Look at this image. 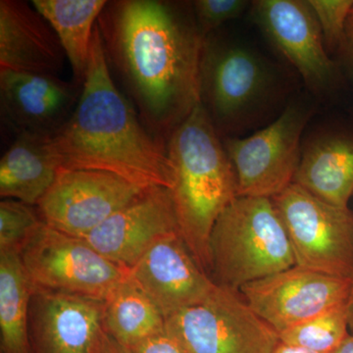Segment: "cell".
<instances>
[{
	"mask_svg": "<svg viewBox=\"0 0 353 353\" xmlns=\"http://www.w3.org/2000/svg\"><path fill=\"white\" fill-rule=\"evenodd\" d=\"M254 16L308 85L322 88L333 80L336 64L327 54L319 23L307 1L260 0L254 2Z\"/></svg>",
	"mask_w": 353,
	"mask_h": 353,
	"instance_id": "9a60e30c",
	"label": "cell"
},
{
	"mask_svg": "<svg viewBox=\"0 0 353 353\" xmlns=\"http://www.w3.org/2000/svg\"><path fill=\"white\" fill-rule=\"evenodd\" d=\"M173 167L171 190L179 232L197 264L211 273L209 240L218 217L238 197L233 164L202 103L166 143Z\"/></svg>",
	"mask_w": 353,
	"mask_h": 353,
	"instance_id": "3957f363",
	"label": "cell"
},
{
	"mask_svg": "<svg viewBox=\"0 0 353 353\" xmlns=\"http://www.w3.org/2000/svg\"><path fill=\"white\" fill-rule=\"evenodd\" d=\"M348 329L347 305H343L285 330L279 340L316 353H332L350 336Z\"/></svg>",
	"mask_w": 353,
	"mask_h": 353,
	"instance_id": "603a6c76",
	"label": "cell"
},
{
	"mask_svg": "<svg viewBox=\"0 0 353 353\" xmlns=\"http://www.w3.org/2000/svg\"><path fill=\"white\" fill-rule=\"evenodd\" d=\"M31 3L57 32L78 87L82 88L97 19L106 0H34Z\"/></svg>",
	"mask_w": 353,
	"mask_h": 353,
	"instance_id": "ffe728a7",
	"label": "cell"
},
{
	"mask_svg": "<svg viewBox=\"0 0 353 353\" xmlns=\"http://www.w3.org/2000/svg\"><path fill=\"white\" fill-rule=\"evenodd\" d=\"M348 48L353 50V7L347 23V43Z\"/></svg>",
	"mask_w": 353,
	"mask_h": 353,
	"instance_id": "4dcf8cb0",
	"label": "cell"
},
{
	"mask_svg": "<svg viewBox=\"0 0 353 353\" xmlns=\"http://www.w3.org/2000/svg\"><path fill=\"white\" fill-rule=\"evenodd\" d=\"M209 253L213 281L236 290L296 265L277 209L265 197H236L215 222Z\"/></svg>",
	"mask_w": 353,
	"mask_h": 353,
	"instance_id": "277c9868",
	"label": "cell"
},
{
	"mask_svg": "<svg viewBox=\"0 0 353 353\" xmlns=\"http://www.w3.org/2000/svg\"><path fill=\"white\" fill-rule=\"evenodd\" d=\"M250 307L278 334L347 305L352 279L294 266L241 287Z\"/></svg>",
	"mask_w": 353,
	"mask_h": 353,
	"instance_id": "9c48e42d",
	"label": "cell"
},
{
	"mask_svg": "<svg viewBox=\"0 0 353 353\" xmlns=\"http://www.w3.org/2000/svg\"><path fill=\"white\" fill-rule=\"evenodd\" d=\"M97 25L109 68L146 129L166 143L201 102L205 38L194 14L170 1L114 0L108 1Z\"/></svg>",
	"mask_w": 353,
	"mask_h": 353,
	"instance_id": "6da1fadb",
	"label": "cell"
},
{
	"mask_svg": "<svg viewBox=\"0 0 353 353\" xmlns=\"http://www.w3.org/2000/svg\"><path fill=\"white\" fill-rule=\"evenodd\" d=\"M294 183L323 201L348 208L353 196L352 137H327L309 146Z\"/></svg>",
	"mask_w": 353,
	"mask_h": 353,
	"instance_id": "d6986e66",
	"label": "cell"
},
{
	"mask_svg": "<svg viewBox=\"0 0 353 353\" xmlns=\"http://www.w3.org/2000/svg\"><path fill=\"white\" fill-rule=\"evenodd\" d=\"M180 234L171 190L146 189L83 240L114 264L130 270L158 241Z\"/></svg>",
	"mask_w": 353,
	"mask_h": 353,
	"instance_id": "8fae6325",
	"label": "cell"
},
{
	"mask_svg": "<svg viewBox=\"0 0 353 353\" xmlns=\"http://www.w3.org/2000/svg\"><path fill=\"white\" fill-rule=\"evenodd\" d=\"M32 292L19 253L0 252L1 353H32L29 329Z\"/></svg>",
	"mask_w": 353,
	"mask_h": 353,
	"instance_id": "7402d4cb",
	"label": "cell"
},
{
	"mask_svg": "<svg viewBox=\"0 0 353 353\" xmlns=\"http://www.w3.org/2000/svg\"><path fill=\"white\" fill-rule=\"evenodd\" d=\"M348 322H350V328L353 330V271L352 276V294H350V301L347 304Z\"/></svg>",
	"mask_w": 353,
	"mask_h": 353,
	"instance_id": "1f68e13d",
	"label": "cell"
},
{
	"mask_svg": "<svg viewBox=\"0 0 353 353\" xmlns=\"http://www.w3.org/2000/svg\"><path fill=\"white\" fill-rule=\"evenodd\" d=\"M32 353H95L104 329V301L34 290L30 306Z\"/></svg>",
	"mask_w": 353,
	"mask_h": 353,
	"instance_id": "7c38bea8",
	"label": "cell"
},
{
	"mask_svg": "<svg viewBox=\"0 0 353 353\" xmlns=\"http://www.w3.org/2000/svg\"><path fill=\"white\" fill-rule=\"evenodd\" d=\"M130 276L165 318L205 301L217 285L179 233L158 241L130 269Z\"/></svg>",
	"mask_w": 353,
	"mask_h": 353,
	"instance_id": "4fadbf2b",
	"label": "cell"
},
{
	"mask_svg": "<svg viewBox=\"0 0 353 353\" xmlns=\"http://www.w3.org/2000/svg\"><path fill=\"white\" fill-rule=\"evenodd\" d=\"M66 58L57 32L32 3L0 1V69L58 76Z\"/></svg>",
	"mask_w": 353,
	"mask_h": 353,
	"instance_id": "e0dca14e",
	"label": "cell"
},
{
	"mask_svg": "<svg viewBox=\"0 0 353 353\" xmlns=\"http://www.w3.org/2000/svg\"><path fill=\"white\" fill-rule=\"evenodd\" d=\"M126 350L128 353H185L180 343L167 331L139 341Z\"/></svg>",
	"mask_w": 353,
	"mask_h": 353,
	"instance_id": "4316f807",
	"label": "cell"
},
{
	"mask_svg": "<svg viewBox=\"0 0 353 353\" xmlns=\"http://www.w3.org/2000/svg\"><path fill=\"white\" fill-rule=\"evenodd\" d=\"M273 353H316L311 352V350H305L299 347H294V345H285V343H279L275 352Z\"/></svg>",
	"mask_w": 353,
	"mask_h": 353,
	"instance_id": "f1b7e54d",
	"label": "cell"
},
{
	"mask_svg": "<svg viewBox=\"0 0 353 353\" xmlns=\"http://www.w3.org/2000/svg\"><path fill=\"white\" fill-rule=\"evenodd\" d=\"M95 353H128V352L126 348L113 340L105 332Z\"/></svg>",
	"mask_w": 353,
	"mask_h": 353,
	"instance_id": "83f0119b",
	"label": "cell"
},
{
	"mask_svg": "<svg viewBox=\"0 0 353 353\" xmlns=\"http://www.w3.org/2000/svg\"><path fill=\"white\" fill-rule=\"evenodd\" d=\"M248 4L243 0H196L192 7L197 27L206 39L221 25L240 16Z\"/></svg>",
	"mask_w": 353,
	"mask_h": 353,
	"instance_id": "484cf974",
	"label": "cell"
},
{
	"mask_svg": "<svg viewBox=\"0 0 353 353\" xmlns=\"http://www.w3.org/2000/svg\"><path fill=\"white\" fill-rule=\"evenodd\" d=\"M48 146L60 169L106 172L143 190L173 189L166 143L146 129L114 82L97 25L76 108Z\"/></svg>",
	"mask_w": 353,
	"mask_h": 353,
	"instance_id": "7a4b0ae2",
	"label": "cell"
},
{
	"mask_svg": "<svg viewBox=\"0 0 353 353\" xmlns=\"http://www.w3.org/2000/svg\"><path fill=\"white\" fill-rule=\"evenodd\" d=\"M332 353H353V336L350 334Z\"/></svg>",
	"mask_w": 353,
	"mask_h": 353,
	"instance_id": "f546056e",
	"label": "cell"
},
{
	"mask_svg": "<svg viewBox=\"0 0 353 353\" xmlns=\"http://www.w3.org/2000/svg\"><path fill=\"white\" fill-rule=\"evenodd\" d=\"M297 266L352 279L353 211L321 201L292 183L271 199Z\"/></svg>",
	"mask_w": 353,
	"mask_h": 353,
	"instance_id": "8992f818",
	"label": "cell"
},
{
	"mask_svg": "<svg viewBox=\"0 0 353 353\" xmlns=\"http://www.w3.org/2000/svg\"><path fill=\"white\" fill-rule=\"evenodd\" d=\"M48 134L17 132L0 160V196L37 206L60 170Z\"/></svg>",
	"mask_w": 353,
	"mask_h": 353,
	"instance_id": "ac0fdd59",
	"label": "cell"
},
{
	"mask_svg": "<svg viewBox=\"0 0 353 353\" xmlns=\"http://www.w3.org/2000/svg\"><path fill=\"white\" fill-rule=\"evenodd\" d=\"M308 116L301 106H289L261 131L225 141L236 174L238 196L273 199L294 183Z\"/></svg>",
	"mask_w": 353,
	"mask_h": 353,
	"instance_id": "ba28073f",
	"label": "cell"
},
{
	"mask_svg": "<svg viewBox=\"0 0 353 353\" xmlns=\"http://www.w3.org/2000/svg\"><path fill=\"white\" fill-rule=\"evenodd\" d=\"M82 88L59 76L0 69L1 115L17 132H57L77 105Z\"/></svg>",
	"mask_w": 353,
	"mask_h": 353,
	"instance_id": "2e32d148",
	"label": "cell"
},
{
	"mask_svg": "<svg viewBox=\"0 0 353 353\" xmlns=\"http://www.w3.org/2000/svg\"><path fill=\"white\" fill-rule=\"evenodd\" d=\"M34 290L104 301L130 270L102 256L83 239L41 225L20 253Z\"/></svg>",
	"mask_w": 353,
	"mask_h": 353,
	"instance_id": "52a82bcc",
	"label": "cell"
},
{
	"mask_svg": "<svg viewBox=\"0 0 353 353\" xmlns=\"http://www.w3.org/2000/svg\"><path fill=\"white\" fill-rule=\"evenodd\" d=\"M166 331L185 353H273L280 343L240 290L219 285L205 301L167 317Z\"/></svg>",
	"mask_w": 353,
	"mask_h": 353,
	"instance_id": "5b68a950",
	"label": "cell"
},
{
	"mask_svg": "<svg viewBox=\"0 0 353 353\" xmlns=\"http://www.w3.org/2000/svg\"><path fill=\"white\" fill-rule=\"evenodd\" d=\"M104 329L125 348L166 331L163 313L130 271L104 301Z\"/></svg>",
	"mask_w": 353,
	"mask_h": 353,
	"instance_id": "44dd1931",
	"label": "cell"
},
{
	"mask_svg": "<svg viewBox=\"0 0 353 353\" xmlns=\"http://www.w3.org/2000/svg\"><path fill=\"white\" fill-rule=\"evenodd\" d=\"M43 224L36 206L15 199L0 202V252L21 253Z\"/></svg>",
	"mask_w": 353,
	"mask_h": 353,
	"instance_id": "cb8c5ba5",
	"label": "cell"
},
{
	"mask_svg": "<svg viewBox=\"0 0 353 353\" xmlns=\"http://www.w3.org/2000/svg\"><path fill=\"white\" fill-rule=\"evenodd\" d=\"M350 57H352V74H353V50L352 48H350Z\"/></svg>",
	"mask_w": 353,
	"mask_h": 353,
	"instance_id": "d6a6232c",
	"label": "cell"
},
{
	"mask_svg": "<svg viewBox=\"0 0 353 353\" xmlns=\"http://www.w3.org/2000/svg\"><path fill=\"white\" fill-rule=\"evenodd\" d=\"M330 48L347 43V23L353 0H307Z\"/></svg>",
	"mask_w": 353,
	"mask_h": 353,
	"instance_id": "d4e9b609",
	"label": "cell"
},
{
	"mask_svg": "<svg viewBox=\"0 0 353 353\" xmlns=\"http://www.w3.org/2000/svg\"><path fill=\"white\" fill-rule=\"evenodd\" d=\"M268 73L252 51L204 41L201 65V101L216 125L240 115L263 92Z\"/></svg>",
	"mask_w": 353,
	"mask_h": 353,
	"instance_id": "5bb4252c",
	"label": "cell"
},
{
	"mask_svg": "<svg viewBox=\"0 0 353 353\" xmlns=\"http://www.w3.org/2000/svg\"><path fill=\"white\" fill-rule=\"evenodd\" d=\"M143 190L106 172L60 169L36 208L44 224L83 239Z\"/></svg>",
	"mask_w": 353,
	"mask_h": 353,
	"instance_id": "30bf717a",
	"label": "cell"
}]
</instances>
